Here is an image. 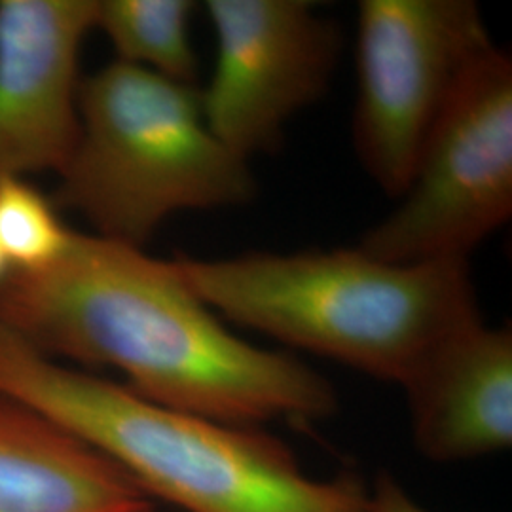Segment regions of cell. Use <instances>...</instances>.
Returning <instances> with one entry per match:
<instances>
[{
	"mask_svg": "<svg viewBox=\"0 0 512 512\" xmlns=\"http://www.w3.org/2000/svg\"><path fill=\"white\" fill-rule=\"evenodd\" d=\"M0 325L59 363L112 368L152 403L260 427L319 421L334 385L289 353L249 344L181 279L173 260L71 232L46 268L12 272Z\"/></svg>",
	"mask_w": 512,
	"mask_h": 512,
	"instance_id": "obj_1",
	"label": "cell"
},
{
	"mask_svg": "<svg viewBox=\"0 0 512 512\" xmlns=\"http://www.w3.org/2000/svg\"><path fill=\"white\" fill-rule=\"evenodd\" d=\"M0 393L61 423L154 501L184 512H365L353 476L315 478L260 427L167 408L59 363L0 325Z\"/></svg>",
	"mask_w": 512,
	"mask_h": 512,
	"instance_id": "obj_2",
	"label": "cell"
},
{
	"mask_svg": "<svg viewBox=\"0 0 512 512\" xmlns=\"http://www.w3.org/2000/svg\"><path fill=\"white\" fill-rule=\"evenodd\" d=\"M173 266L222 319L399 385L482 317L467 260L393 264L351 247L179 256Z\"/></svg>",
	"mask_w": 512,
	"mask_h": 512,
	"instance_id": "obj_3",
	"label": "cell"
},
{
	"mask_svg": "<svg viewBox=\"0 0 512 512\" xmlns=\"http://www.w3.org/2000/svg\"><path fill=\"white\" fill-rule=\"evenodd\" d=\"M57 177V209L135 249L177 213L247 207L258 196L251 162L209 128L198 84L120 61L82 80L78 139Z\"/></svg>",
	"mask_w": 512,
	"mask_h": 512,
	"instance_id": "obj_4",
	"label": "cell"
},
{
	"mask_svg": "<svg viewBox=\"0 0 512 512\" xmlns=\"http://www.w3.org/2000/svg\"><path fill=\"white\" fill-rule=\"evenodd\" d=\"M494 40L473 0H361L353 150L399 198L440 116Z\"/></svg>",
	"mask_w": 512,
	"mask_h": 512,
	"instance_id": "obj_5",
	"label": "cell"
},
{
	"mask_svg": "<svg viewBox=\"0 0 512 512\" xmlns=\"http://www.w3.org/2000/svg\"><path fill=\"white\" fill-rule=\"evenodd\" d=\"M399 205L359 249L393 264L467 260L512 217V57L494 46L440 116Z\"/></svg>",
	"mask_w": 512,
	"mask_h": 512,
	"instance_id": "obj_6",
	"label": "cell"
},
{
	"mask_svg": "<svg viewBox=\"0 0 512 512\" xmlns=\"http://www.w3.org/2000/svg\"><path fill=\"white\" fill-rule=\"evenodd\" d=\"M205 12L215 35L205 120L247 162L275 154L293 118L329 93L344 31L310 0H209Z\"/></svg>",
	"mask_w": 512,
	"mask_h": 512,
	"instance_id": "obj_7",
	"label": "cell"
},
{
	"mask_svg": "<svg viewBox=\"0 0 512 512\" xmlns=\"http://www.w3.org/2000/svg\"><path fill=\"white\" fill-rule=\"evenodd\" d=\"M95 14L97 0H0V181L69 162Z\"/></svg>",
	"mask_w": 512,
	"mask_h": 512,
	"instance_id": "obj_8",
	"label": "cell"
},
{
	"mask_svg": "<svg viewBox=\"0 0 512 512\" xmlns=\"http://www.w3.org/2000/svg\"><path fill=\"white\" fill-rule=\"evenodd\" d=\"M412 435L425 458H484L512 444V330L484 319L452 332L404 380Z\"/></svg>",
	"mask_w": 512,
	"mask_h": 512,
	"instance_id": "obj_9",
	"label": "cell"
},
{
	"mask_svg": "<svg viewBox=\"0 0 512 512\" xmlns=\"http://www.w3.org/2000/svg\"><path fill=\"white\" fill-rule=\"evenodd\" d=\"M0 512H156V501L92 444L0 393Z\"/></svg>",
	"mask_w": 512,
	"mask_h": 512,
	"instance_id": "obj_10",
	"label": "cell"
},
{
	"mask_svg": "<svg viewBox=\"0 0 512 512\" xmlns=\"http://www.w3.org/2000/svg\"><path fill=\"white\" fill-rule=\"evenodd\" d=\"M190 0H97L95 29L109 38L116 61L183 84H198Z\"/></svg>",
	"mask_w": 512,
	"mask_h": 512,
	"instance_id": "obj_11",
	"label": "cell"
},
{
	"mask_svg": "<svg viewBox=\"0 0 512 512\" xmlns=\"http://www.w3.org/2000/svg\"><path fill=\"white\" fill-rule=\"evenodd\" d=\"M54 200L27 179L0 181V247L14 272L52 264L71 238Z\"/></svg>",
	"mask_w": 512,
	"mask_h": 512,
	"instance_id": "obj_12",
	"label": "cell"
},
{
	"mask_svg": "<svg viewBox=\"0 0 512 512\" xmlns=\"http://www.w3.org/2000/svg\"><path fill=\"white\" fill-rule=\"evenodd\" d=\"M365 512H427L410 499L403 488L389 476H380L368 492Z\"/></svg>",
	"mask_w": 512,
	"mask_h": 512,
	"instance_id": "obj_13",
	"label": "cell"
},
{
	"mask_svg": "<svg viewBox=\"0 0 512 512\" xmlns=\"http://www.w3.org/2000/svg\"><path fill=\"white\" fill-rule=\"evenodd\" d=\"M12 264L8 262V258L4 255V251H2V247H0V287H2V283L12 275Z\"/></svg>",
	"mask_w": 512,
	"mask_h": 512,
	"instance_id": "obj_14",
	"label": "cell"
}]
</instances>
